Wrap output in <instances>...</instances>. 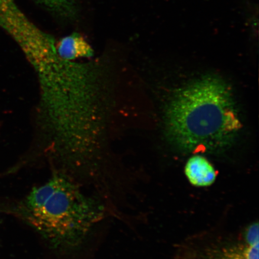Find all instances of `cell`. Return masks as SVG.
Here are the masks:
<instances>
[{
	"label": "cell",
	"instance_id": "obj_1",
	"mask_svg": "<svg viewBox=\"0 0 259 259\" xmlns=\"http://www.w3.org/2000/svg\"><path fill=\"white\" fill-rule=\"evenodd\" d=\"M60 170L35 186L19 203L21 218L49 250L61 257L82 254L111 212L99 194Z\"/></svg>",
	"mask_w": 259,
	"mask_h": 259
},
{
	"label": "cell",
	"instance_id": "obj_2",
	"mask_svg": "<svg viewBox=\"0 0 259 259\" xmlns=\"http://www.w3.org/2000/svg\"><path fill=\"white\" fill-rule=\"evenodd\" d=\"M234 97L224 80L201 77L180 89L165 114L170 143L184 152H215L232 143L241 128Z\"/></svg>",
	"mask_w": 259,
	"mask_h": 259
},
{
	"label": "cell",
	"instance_id": "obj_3",
	"mask_svg": "<svg viewBox=\"0 0 259 259\" xmlns=\"http://www.w3.org/2000/svg\"><path fill=\"white\" fill-rule=\"evenodd\" d=\"M259 235L258 223L245 229L237 241L210 248L203 259H258Z\"/></svg>",
	"mask_w": 259,
	"mask_h": 259
},
{
	"label": "cell",
	"instance_id": "obj_4",
	"mask_svg": "<svg viewBox=\"0 0 259 259\" xmlns=\"http://www.w3.org/2000/svg\"><path fill=\"white\" fill-rule=\"evenodd\" d=\"M185 174L189 182L196 187H208L215 182L217 177L214 167L205 157L193 155L187 161Z\"/></svg>",
	"mask_w": 259,
	"mask_h": 259
},
{
	"label": "cell",
	"instance_id": "obj_5",
	"mask_svg": "<svg viewBox=\"0 0 259 259\" xmlns=\"http://www.w3.org/2000/svg\"><path fill=\"white\" fill-rule=\"evenodd\" d=\"M57 51L58 56L67 60L90 57L93 56L94 53L88 42L77 32H73L61 38L58 42Z\"/></svg>",
	"mask_w": 259,
	"mask_h": 259
},
{
	"label": "cell",
	"instance_id": "obj_6",
	"mask_svg": "<svg viewBox=\"0 0 259 259\" xmlns=\"http://www.w3.org/2000/svg\"><path fill=\"white\" fill-rule=\"evenodd\" d=\"M58 19L67 22L76 21L79 16L77 0H32Z\"/></svg>",
	"mask_w": 259,
	"mask_h": 259
},
{
	"label": "cell",
	"instance_id": "obj_7",
	"mask_svg": "<svg viewBox=\"0 0 259 259\" xmlns=\"http://www.w3.org/2000/svg\"><path fill=\"white\" fill-rule=\"evenodd\" d=\"M15 4L14 0H0V21Z\"/></svg>",
	"mask_w": 259,
	"mask_h": 259
}]
</instances>
